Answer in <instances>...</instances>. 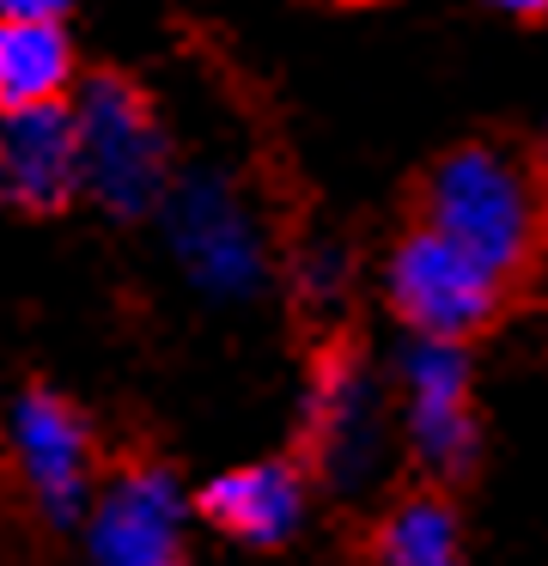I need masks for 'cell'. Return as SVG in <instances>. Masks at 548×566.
Returning <instances> with one entry per match:
<instances>
[{
    "label": "cell",
    "mask_w": 548,
    "mask_h": 566,
    "mask_svg": "<svg viewBox=\"0 0 548 566\" xmlns=\"http://www.w3.org/2000/svg\"><path fill=\"white\" fill-rule=\"evenodd\" d=\"M426 226L463 244L499 281L518 274L542 232V189L499 147H457L426 184Z\"/></svg>",
    "instance_id": "6da1fadb"
},
{
    "label": "cell",
    "mask_w": 548,
    "mask_h": 566,
    "mask_svg": "<svg viewBox=\"0 0 548 566\" xmlns=\"http://www.w3.org/2000/svg\"><path fill=\"white\" fill-rule=\"evenodd\" d=\"M73 123H80V171L85 189L104 201L110 213H146L165 201V128H158L153 104L122 80H92L73 98Z\"/></svg>",
    "instance_id": "7a4b0ae2"
},
{
    "label": "cell",
    "mask_w": 548,
    "mask_h": 566,
    "mask_svg": "<svg viewBox=\"0 0 548 566\" xmlns=\"http://www.w3.org/2000/svg\"><path fill=\"white\" fill-rule=\"evenodd\" d=\"M165 238L177 269L189 274V286H201L214 298H244L268 274L262 226L250 220L238 189L207 171L165 189Z\"/></svg>",
    "instance_id": "3957f363"
},
{
    "label": "cell",
    "mask_w": 548,
    "mask_h": 566,
    "mask_svg": "<svg viewBox=\"0 0 548 566\" xmlns=\"http://www.w3.org/2000/svg\"><path fill=\"white\" fill-rule=\"evenodd\" d=\"M390 305L426 342H463L475 335L499 305V274L482 269L463 244H451L445 232L421 226L414 238H402V250L390 256Z\"/></svg>",
    "instance_id": "277c9868"
},
{
    "label": "cell",
    "mask_w": 548,
    "mask_h": 566,
    "mask_svg": "<svg viewBox=\"0 0 548 566\" xmlns=\"http://www.w3.org/2000/svg\"><path fill=\"white\" fill-rule=\"evenodd\" d=\"M7 451L19 481L49 517H80L92 505V432L61 396L24 390L7 408Z\"/></svg>",
    "instance_id": "5b68a950"
},
{
    "label": "cell",
    "mask_w": 548,
    "mask_h": 566,
    "mask_svg": "<svg viewBox=\"0 0 548 566\" xmlns=\"http://www.w3.org/2000/svg\"><path fill=\"white\" fill-rule=\"evenodd\" d=\"M92 566H183V493L158 469H122L85 505Z\"/></svg>",
    "instance_id": "8992f818"
},
{
    "label": "cell",
    "mask_w": 548,
    "mask_h": 566,
    "mask_svg": "<svg viewBox=\"0 0 548 566\" xmlns=\"http://www.w3.org/2000/svg\"><path fill=\"white\" fill-rule=\"evenodd\" d=\"M311 457L329 488H365L384 457V415L378 384L353 354L323 359L311 384Z\"/></svg>",
    "instance_id": "52a82bcc"
},
{
    "label": "cell",
    "mask_w": 548,
    "mask_h": 566,
    "mask_svg": "<svg viewBox=\"0 0 548 566\" xmlns=\"http://www.w3.org/2000/svg\"><path fill=\"white\" fill-rule=\"evenodd\" d=\"M409 396V444L426 469L463 475L475 457V408H469V359L457 342H414L402 359Z\"/></svg>",
    "instance_id": "ba28073f"
},
{
    "label": "cell",
    "mask_w": 548,
    "mask_h": 566,
    "mask_svg": "<svg viewBox=\"0 0 548 566\" xmlns=\"http://www.w3.org/2000/svg\"><path fill=\"white\" fill-rule=\"evenodd\" d=\"M73 189H85L73 104L0 111V196L31 208V213H49Z\"/></svg>",
    "instance_id": "9c48e42d"
},
{
    "label": "cell",
    "mask_w": 548,
    "mask_h": 566,
    "mask_svg": "<svg viewBox=\"0 0 548 566\" xmlns=\"http://www.w3.org/2000/svg\"><path fill=\"white\" fill-rule=\"evenodd\" d=\"M201 512L214 517L226 536L250 542V548H280L304 517V481L287 463H250L226 469L219 481H207Z\"/></svg>",
    "instance_id": "30bf717a"
},
{
    "label": "cell",
    "mask_w": 548,
    "mask_h": 566,
    "mask_svg": "<svg viewBox=\"0 0 548 566\" xmlns=\"http://www.w3.org/2000/svg\"><path fill=\"white\" fill-rule=\"evenodd\" d=\"M73 86V43L61 19H0V111L61 104Z\"/></svg>",
    "instance_id": "8fae6325"
},
{
    "label": "cell",
    "mask_w": 548,
    "mask_h": 566,
    "mask_svg": "<svg viewBox=\"0 0 548 566\" xmlns=\"http://www.w3.org/2000/svg\"><path fill=\"white\" fill-rule=\"evenodd\" d=\"M384 566H463L457 554V517L438 500H409L390 512L384 536H378Z\"/></svg>",
    "instance_id": "7c38bea8"
},
{
    "label": "cell",
    "mask_w": 548,
    "mask_h": 566,
    "mask_svg": "<svg viewBox=\"0 0 548 566\" xmlns=\"http://www.w3.org/2000/svg\"><path fill=\"white\" fill-rule=\"evenodd\" d=\"M73 0H0V19H61Z\"/></svg>",
    "instance_id": "4fadbf2b"
},
{
    "label": "cell",
    "mask_w": 548,
    "mask_h": 566,
    "mask_svg": "<svg viewBox=\"0 0 548 566\" xmlns=\"http://www.w3.org/2000/svg\"><path fill=\"white\" fill-rule=\"evenodd\" d=\"M499 13H518V19H548V0H494Z\"/></svg>",
    "instance_id": "5bb4252c"
}]
</instances>
